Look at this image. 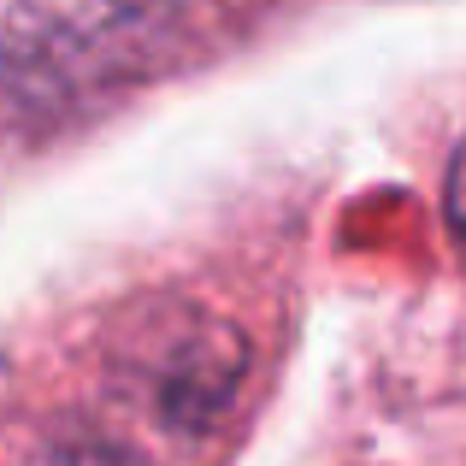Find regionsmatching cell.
Listing matches in <instances>:
<instances>
[{
  "label": "cell",
  "mask_w": 466,
  "mask_h": 466,
  "mask_svg": "<svg viewBox=\"0 0 466 466\" xmlns=\"http://www.w3.org/2000/svg\"><path fill=\"white\" fill-rule=\"evenodd\" d=\"M449 230H455V242L466 248V137L455 148V166H449Z\"/></svg>",
  "instance_id": "cell-2"
},
{
  "label": "cell",
  "mask_w": 466,
  "mask_h": 466,
  "mask_svg": "<svg viewBox=\"0 0 466 466\" xmlns=\"http://www.w3.org/2000/svg\"><path fill=\"white\" fill-rule=\"evenodd\" d=\"M159 0H12L6 18V83L12 118L89 95L154 35Z\"/></svg>",
  "instance_id": "cell-1"
}]
</instances>
